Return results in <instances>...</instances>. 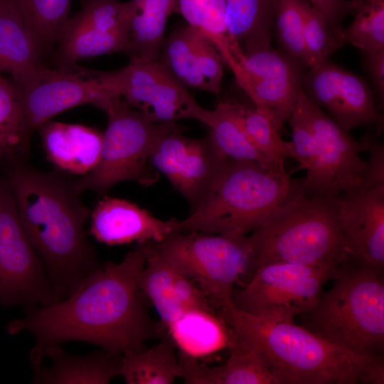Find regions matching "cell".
<instances>
[{"label": "cell", "mask_w": 384, "mask_h": 384, "mask_svg": "<svg viewBox=\"0 0 384 384\" xmlns=\"http://www.w3.org/2000/svg\"><path fill=\"white\" fill-rule=\"evenodd\" d=\"M146 255L137 244L119 263L107 262L87 275L65 299L26 308L8 324L10 334L29 332L36 346L83 341L114 355L141 351L161 334L150 316L149 300L138 285Z\"/></svg>", "instance_id": "1"}, {"label": "cell", "mask_w": 384, "mask_h": 384, "mask_svg": "<svg viewBox=\"0 0 384 384\" xmlns=\"http://www.w3.org/2000/svg\"><path fill=\"white\" fill-rule=\"evenodd\" d=\"M17 213L57 293L67 297L100 265L85 224L91 210L72 184L54 172L16 169L9 177Z\"/></svg>", "instance_id": "2"}, {"label": "cell", "mask_w": 384, "mask_h": 384, "mask_svg": "<svg viewBox=\"0 0 384 384\" xmlns=\"http://www.w3.org/2000/svg\"><path fill=\"white\" fill-rule=\"evenodd\" d=\"M221 309L227 324L255 348L277 384H357L373 358L340 348L294 319L250 314L231 301Z\"/></svg>", "instance_id": "3"}, {"label": "cell", "mask_w": 384, "mask_h": 384, "mask_svg": "<svg viewBox=\"0 0 384 384\" xmlns=\"http://www.w3.org/2000/svg\"><path fill=\"white\" fill-rule=\"evenodd\" d=\"M341 196L308 194L293 180L287 197L248 235L247 275L272 263L338 265L346 257Z\"/></svg>", "instance_id": "4"}, {"label": "cell", "mask_w": 384, "mask_h": 384, "mask_svg": "<svg viewBox=\"0 0 384 384\" xmlns=\"http://www.w3.org/2000/svg\"><path fill=\"white\" fill-rule=\"evenodd\" d=\"M331 280L330 289L301 315V326L355 354L383 355V268L345 257Z\"/></svg>", "instance_id": "5"}, {"label": "cell", "mask_w": 384, "mask_h": 384, "mask_svg": "<svg viewBox=\"0 0 384 384\" xmlns=\"http://www.w3.org/2000/svg\"><path fill=\"white\" fill-rule=\"evenodd\" d=\"M292 186L285 169L228 159L201 204L178 220L177 231L247 236L287 197Z\"/></svg>", "instance_id": "6"}, {"label": "cell", "mask_w": 384, "mask_h": 384, "mask_svg": "<svg viewBox=\"0 0 384 384\" xmlns=\"http://www.w3.org/2000/svg\"><path fill=\"white\" fill-rule=\"evenodd\" d=\"M95 107L108 119L100 158L90 172L72 181L73 188L80 193L90 190L102 195L121 181L146 185L155 181L149 162L150 150L161 134L178 125L152 122L119 97L104 100Z\"/></svg>", "instance_id": "7"}, {"label": "cell", "mask_w": 384, "mask_h": 384, "mask_svg": "<svg viewBox=\"0 0 384 384\" xmlns=\"http://www.w3.org/2000/svg\"><path fill=\"white\" fill-rule=\"evenodd\" d=\"M150 243L175 271L198 284L213 309L231 301L235 284L248 273V235L177 231Z\"/></svg>", "instance_id": "8"}, {"label": "cell", "mask_w": 384, "mask_h": 384, "mask_svg": "<svg viewBox=\"0 0 384 384\" xmlns=\"http://www.w3.org/2000/svg\"><path fill=\"white\" fill-rule=\"evenodd\" d=\"M338 265H262L242 287L234 289L231 302L250 314L294 319L313 306Z\"/></svg>", "instance_id": "9"}, {"label": "cell", "mask_w": 384, "mask_h": 384, "mask_svg": "<svg viewBox=\"0 0 384 384\" xmlns=\"http://www.w3.org/2000/svg\"><path fill=\"white\" fill-rule=\"evenodd\" d=\"M109 72L77 64L50 68L44 65L32 78L16 85L24 113L26 151L33 133L55 115L83 104L96 106L114 94Z\"/></svg>", "instance_id": "10"}, {"label": "cell", "mask_w": 384, "mask_h": 384, "mask_svg": "<svg viewBox=\"0 0 384 384\" xmlns=\"http://www.w3.org/2000/svg\"><path fill=\"white\" fill-rule=\"evenodd\" d=\"M63 299L23 228L10 188L0 186V304L45 306Z\"/></svg>", "instance_id": "11"}, {"label": "cell", "mask_w": 384, "mask_h": 384, "mask_svg": "<svg viewBox=\"0 0 384 384\" xmlns=\"http://www.w3.org/2000/svg\"><path fill=\"white\" fill-rule=\"evenodd\" d=\"M304 112L316 139L315 163L312 170L300 179L308 194L338 195L362 187L366 161L357 141L344 132L322 109L313 102L303 88L297 102Z\"/></svg>", "instance_id": "12"}, {"label": "cell", "mask_w": 384, "mask_h": 384, "mask_svg": "<svg viewBox=\"0 0 384 384\" xmlns=\"http://www.w3.org/2000/svg\"><path fill=\"white\" fill-rule=\"evenodd\" d=\"M112 78L116 95L152 122L192 119L208 125L210 122L211 110L202 107L159 60L129 61L112 71Z\"/></svg>", "instance_id": "13"}, {"label": "cell", "mask_w": 384, "mask_h": 384, "mask_svg": "<svg viewBox=\"0 0 384 384\" xmlns=\"http://www.w3.org/2000/svg\"><path fill=\"white\" fill-rule=\"evenodd\" d=\"M179 126L161 134L154 143L149 162L163 174L195 210L208 195L228 159L209 135L191 139L181 134Z\"/></svg>", "instance_id": "14"}, {"label": "cell", "mask_w": 384, "mask_h": 384, "mask_svg": "<svg viewBox=\"0 0 384 384\" xmlns=\"http://www.w3.org/2000/svg\"><path fill=\"white\" fill-rule=\"evenodd\" d=\"M81 9L69 18L57 43V66L123 51L127 39L129 1L82 0Z\"/></svg>", "instance_id": "15"}, {"label": "cell", "mask_w": 384, "mask_h": 384, "mask_svg": "<svg viewBox=\"0 0 384 384\" xmlns=\"http://www.w3.org/2000/svg\"><path fill=\"white\" fill-rule=\"evenodd\" d=\"M302 87L308 97L325 108L346 133L354 127L375 124L378 133L383 116L376 105L372 90L360 76L326 60L303 76Z\"/></svg>", "instance_id": "16"}, {"label": "cell", "mask_w": 384, "mask_h": 384, "mask_svg": "<svg viewBox=\"0 0 384 384\" xmlns=\"http://www.w3.org/2000/svg\"><path fill=\"white\" fill-rule=\"evenodd\" d=\"M244 55L236 81L255 105L268 107L274 112L281 130L303 88L304 65L271 46Z\"/></svg>", "instance_id": "17"}, {"label": "cell", "mask_w": 384, "mask_h": 384, "mask_svg": "<svg viewBox=\"0 0 384 384\" xmlns=\"http://www.w3.org/2000/svg\"><path fill=\"white\" fill-rule=\"evenodd\" d=\"M338 218L346 257L384 267V186L341 195Z\"/></svg>", "instance_id": "18"}, {"label": "cell", "mask_w": 384, "mask_h": 384, "mask_svg": "<svg viewBox=\"0 0 384 384\" xmlns=\"http://www.w3.org/2000/svg\"><path fill=\"white\" fill-rule=\"evenodd\" d=\"M90 216V233L107 245L159 242L177 232V220H160L136 203L107 196L97 202Z\"/></svg>", "instance_id": "19"}, {"label": "cell", "mask_w": 384, "mask_h": 384, "mask_svg": "<svg viewBox=\"0 0 384 384\" xmlns=\"http://www.w3.org/2000/svg\"><path fill=\"white\" fill-rule=\"evenodd\" d=\"M164 43L160 61L181 83L219 94L223 62L204 35L186 26L174 31Z\"/></svg>", "instance_id": "20"}, {"label": "cell", "mask_w": 384, "mask_h": 384, "mask_svg": "<svg viewBox=\"0 0 384 384\" xmlns=\"http://www.w3.org/2000/svg\"><path fill=\"white\" fill-rule=\"evenodd\" d=\"M229 347L226 363L215 367L179 352V377L186 384H277L255 348L233 329Z\"/></svg>", "instance_id": "21"}, {"label": "cell", "mask_w": 384, "mask_h": 384, "mask_svg": "<svg viewBox=\"0 0 384 384\" xmlns=\"http://www.w3.org/2000/svg\"><path fill=\"white\" fill-rule=\"evenodd\" d=\"M38 353L49 359V366L31 361L33 383L43 384H107L119 375L122 355L105 351L86 356L65 352L59 344L35 346Z\"/></svg>", "instance_id": "22"}, {"label": "cell", "mask_w": 384, "mask_h": 384, "mask_svg": "<svg viewBox=\"0 0 384 384\" xmlns=\"http://www.w3.org/2000/svg\"><path fill=\"white\" fill-rule=\"evenodd\" d=\"M38 130L48 160L58 169L83 176L98 164L103 139L99 131L50 120Z\"/></svg>", "instance_id": "23"}, {"label": "cell", "mask_w": 384, "mask_h": 384, "mask_svg": "<svg viewBox=\"0 0 384 384\" xmlns=\"http://www.w3.org/2000/svg\"><path fill=\"white\" fill-rule=\"evenodd\" d=\"M44 65L14 0H0V73H9L19 85Z\"/></svg>", "instance_id": "24"}, {"label": "cell", "mask_w": 384, "mask_h": 384, "mask_svg": "<svg viewBox=\"0 0 384 384\" xmlns=\"http://www.w3.org/2000/svg\"><path fill=\"white\" fill-rule=\"evenodd\" d=\"M175 0H130L124 52L130 61L159 60L167 19Z\"/></svg>", "instance_id": "25"}, {"label": "cell", "mask_w": 384, "mask_h": 384, "mask_svg": "<svg viewBox=\"0 0 384 384\" xmlns=\"http://www.w3.org/2000/svg\"><path fill=\"white\" fill-rule=\"evenodd\" d=\"M167 330L180 353L197 359L229 347L232 336L224 319L197 309L183 311Z\"/></svg>", "instance_id": "26"}, {"label": "cell", "mask_w": 384, "mask_h": 384, "mask_svg": "<svg viewBox=\"0 0 384 384\" xmlns=\"http://www.w3.org/2000/svg\"><path fill=\"white\" fill-rule=\"evenodd\" d=\"M174 11L212 43L235 76L239 73L245 55L228 31L225 0H175Z\"/></svg>", "instance_id": "27"}, {"label": "cell", "mask_w": 384, "mask_h": 384, "mask_svg": "<svg viewBox=\"0 0 384 384\" xmlns=\"http://www.w3.org/2000/svg\"><path fill=\"white\" fill-rule=\"evenodd\" d=\"M137 244L146 255L139 287L155 308L162 326L167 329L184 311L180 295L181 275L154 250L150 241Z\"/></svg>", "instance_id": "28"}, {"label": "cell", "mask_w": 384, "mask_h": 384, "mask_svg": "<svg viewBox=\"0 0 384 384\" xmlns=\"http://www.w3.org/2000/svg\"><path fill=\"white\" fill-rule=\"evenodd\" d=\"M225 4L228 31L244 53L270 46L274 0H225Z\"/></svg>", "instance_id": "29"}, {"label": "cell", "mask_w": 384, "mask_h": 384, "mask_svg": "<svg viewBox=\"0 0 384 384\" xmlns=\"http://www.w3.org/2000/svg\"><path fill=\"white\" fill-rule=\"evenodd\" d=\"M207 126L212 142L227 159L252 161L275 166L249 139L242 124L238 102L220 101L211 110Z\"/></svg>", "instance_id": "30"}, {"label": "cell", "mask_w": 384, "mask_h": 384, "mask_svg": "<svg viewBox=\"0 0 384 384\" xmlns=\"http://www.w3.org/2000/svg\"><path fill=\"white\" fill-rule=\"evenodd\" d=\"M176 345L168 334L152 348L122 355L119 375L127 384H171L179 377Z\"/></svg>", "instance_id": "31"}, {"label": "cell", "mask_w": 384, "mask_h": 384, "mask_svg": "<svg viewBox=\"0 0 384 384\" xmlns=\"http://www.w3.org/2000/svg\"><path fill=\"white\" fill-rule=\"evenodd\" d=\"M42 60L58 43L69 19L71 0H14Z\"/></svg>", "instance_id": "32"}, {"label": "cell", "mask_w": 384, "mask_h": 384, "mask_svg": "<svg viewBox=\"0 0 384 384\" xmlns=\"http://www.w3.org/2000/svg\"><path fill=\"white\" fill-rule=\"evenodd\" d=\"M239 110L243 128L252 143L272 165L285 169V159H294L292 144L281 138L274 112L264 106L249 107L240 103Z\"/></svg>", "instance_id": "33"}, {"label": "cell", "mask_w": 384, "mask_h": 384, "mask_svg": "<svg viewBox=\"0 0 384 384\" xmlns=\"http://www.w3.org/2000/svg\"><path fill=\"white\" fill-rule=\"evenodd\" d=\"M304 66L309 68L329 59L345 41L343 27H334L324 14L304 0Z\"/></svg>", "instance_id": "34"}, {"label": "cell", "mask_w": 384, "mask_h": 384, "mask_svg": "<svg viewBox=\"0 0 384 384\" xmlns=\"http://www.w3.org/2000/svg\"><path fill=\"white\" fill-rule=\"evenodd\" d=\"M353 20L343 28L346 43L362 52L384 48V0H355Z\"/></svg>", "instance_id": "35"}, {"label": "cell", "mask_w": 384, "mask_h": 384, "mask_svg": "<svg viewBox=\"0 0 384 384\" xmlns=\"http://www.w3.org/2000/svg\"><path fill=\"white\" fill-rule=\"evenodd\" d=\"M24 113L19 91L0 75V159L15 151H26L23 142Z\"/></svg>", "instance_id": "36"}, {"label": "cell", "mask_w": 384, "mask_h": 384, "mask_svg": "<svg viewBox=\"0 0 384 384\" xmlns=\"http://www.w3.org/2000/svg\"><path fill=\"white\" fill-rule=\"evenodd\" d=\"M304 0H274V26L281 50L304 65Z\"/></svg>", "instance_id": "37"}, {"label": "cell", "mask_w": 384, "mask_h": 384, "mask_svg": "<svg viewBox=\"0 0 384 384\" xmlns=\"http://www.w3.org/2000/svg\"><path fill=\"white\" fill-rule=\"evenodd\" d=\"M292 129L294 159L298 169L309 173L315 163L316 139L311 128L302 109L296 103L288 120Z\"/></svg>", "instance_id": "38"}, {"label": "cell", "mask_w": 384, "mask_h": 384, "mask_svg": "<svg viewBox=\"0 0 384 384\" xmlns=\"http://www.w3.org/2000/svg\"><path fill=\"white\" fill-rule=\"evenodd\" d=\"M369 154L366 161L362 187L373 188L384 186V146L375 135L369 133L361 139Z\"/></svg>", "instance_id": "39"}, {"label": "cell", "mask_w": 384, "mask_h": 384, "mask_svg": "<svg viewBox=\"0 0 384 384\" xmlns=\"http://www.w3.org/2000/svg\"><path fill=\"white\" fill-rule=\"evenodd\" d=\"M321 12L334 27H341V21L348 15L353 14L355 0H307Z\"/></svg>", "instance_id": "40"}, {"label": "cell", "mask_w": 384, "mask_h": 384, "mask_svg": "<svg viewBox=\"0 0 384 384\" xmlns=\"http://www.w3.org/2000/svg\"><path fill=\"white\" fill-rule=\"evenodd\" d=\"M363 62L376 91L380 102L384 99V48L363 52Z\"/></svg>", "instance_id": "41"}, {"label": "cell", "mask_w": 384, "mask_h": 384, "mask_svg": "<svg viewBox=\"0 0 384 384\" xmlns=\"http://www.w3.org/2000/svg\"><path fill=\"white\" fill-rule=\"evenodd\" d=\"M358 383L383 384L384 383V357L383 355L373 357L361 374Z\"/></svg>", "instance_id": "42"}]
</instances>
